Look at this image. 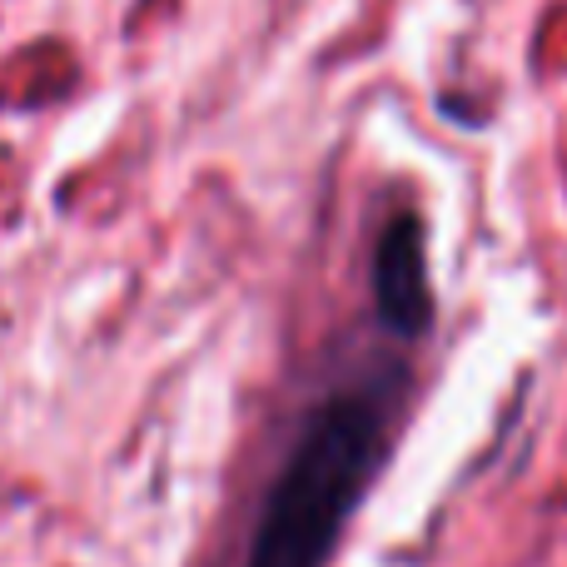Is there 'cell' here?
Listing matches in <instances>:
<instances>
[{
    "instance_id": "obj_2",
    "label": "cell",
    "mask_w": 567,
    "mask_h": 567,
    "mask_svg": "<svg viewBox=\"0 0 567 567\" xmlns=\"http://www.w3.org/2000/svg\"><path fill=\"white\" fill-rule=\"evenodd\" d=\"M369 299L373 313L399 339H429L439 323V293L429 269V225L413 209H399L373 239L369 259Z\"/></svg>"
},
{
    "instance_id": "obj_1",
    "label": "cell",
    "mask_w": 567,
    "mask_h": 567,
    "mask_svg": "<svg viewBox=\"0 0 567 567\" xmlns=\"http://www.w3.org/2000/svg\"><path fill=\"white\" fill-rule=\"evenodd\" d=\"M403 409H409L403 363L323 393L303 413L299 439L265 488L239 567H329L353 513L389 468V453L403 433Z\"/></svg>"
}]
</instances>
